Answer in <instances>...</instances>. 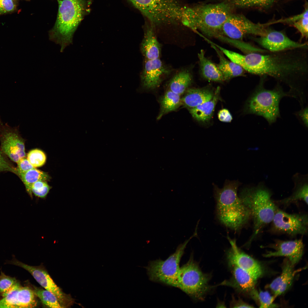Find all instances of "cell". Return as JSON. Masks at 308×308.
Listing matches in <instances>:
<instances>
[{"label":"cell","mask_w":308,"mask_h":308,"mask_svg":"<svg viewBox=\"0 0 308 308\" xmlns=\"http://www.w3.org/2000/svg\"><path fill=\"white\" fill-rule=\"evenodd\" d=\"M154 26L181 21L183 0H129Z\"/></svg>","instance_id":"obj_7"},{"label":"cell","mask_w":308,"mask_h":308,"mask_svg":"<svg viewBox=\"0 0 308 308\" xmlns=\"http://www.w3.org/2000/svg\"><path fill=\"white\" fill-rule=\"evenodd\" d=\"M253 38L263 49L270 52L308 48L307 42H297L290 38L283 32L270 29L265 35Z\"/></svg>","instance_id":"obj_14"},{"label":"cell","mask_w":308,"mask_h":308,"mask_svg":"<svg viewBox=\"0 0 308 308\" xmlns=\"http://www.w3.org/2000/svg\"><path fill=\"white\" fill-rule=\"evenodd\" d=\"M254 299H257L259 303L260 308H275L278 305L273 303L275 298L271 296L267 291H258L254 289L250 294Z\"/></svg>","instance_id":"obj_31"},{"label":"cell","mask_w":308,"mask_h":308,"mask_svg":"<svg viewBox=\"0 0 308 308\" xmlns=\"http://www.w3.org/2000/svg\"><path fill=\"white\" fill-rule=\"evenodd\" d=\"M178 287L194 299L203 300L211 287L210 276L203 273L191 256L188 262L180 268Z\"/></svg>","instance_id":"obj_8"},{"label":"cell","mask_w":308,"mask_h":308,"mask_svg":"<svg viewBox=\"0 0 308 308\" xmlns=\"http://www.w3.org/2000/svg\"><path fill=\"white\" fill-rule=\"evenodd\" d=\"M241 184L238 180H226L221 189L213 184L217 217L222 223L234 230L242 228L251 218L249 210L237 194Z\"/></svg>","instance_id":"obj_2"},{"label":"cell","mask_w":308,"mask_h":308,"mask_svg":"<svg viewBox=\"0 0 308 308\" xmlns=\"http://www.w3.org/2000/svg\"><path fill=\"white\" fill-rule=\"evenodd\" d=\"M169 71L159 58L145 60L141 75L143 86L148 89L158 87L161 82L163 76L169 73Z\"/></svg>","instance_id":"obj_18"},{"label":"cell","mask_w":308,"mask_h":308,"mask_svg":"<svg viewBox=\"0 0 308 308\" xmlns=\"http://www.w3.org/2000/svg\"><path fill=\"white\" fill-rule=\"evenodd\" d=\"M266 247L273 249L263 255L264 257L285 256L294 266L301 259L303 255L304 245L302 239L284 241L276 240L274 243Z\"/></svg>","instance_id":"obj_17"},{"label":"cell","mask_w":308,"mask_h":308,"mask_svg":"<svg viewBox=\"0 0 308 308\" xmlns=\"http://www.w3.org/2000/svg\"><path fill=\"white\" fill-rule=\"evenodd\" d=\"M308 48L278 52H252L242 54L226 49L223 53L231 61L248 72L260 76H270L285 84L297 99L306 93L308 78Z\"/></svg>","instance_id":"obj_1"},{"label":"cell","mask_w":308,"mask_h":308,"mask_svg":"<svg viewBox=\"0 0 308 308\" xmlns=\"http://www.w3.org/2000/svg\"><path fill=\"white\" fill-rule=\"evenodd\" d=\"M308 107L307 106L305 107L302 108L301 110L295 114L307 128L308 127Z\"/></svg>","instance_id":"obj_40"},{"label":"cell","mask_w":308,"mask_h":308,"mask_svg":"<svg viewBox=\"0 0 308 308\" xmlns=\"http://www.w3.org/2000/svg\"></svg>","instance_id":"obj_43"},{"label":"cell","mask_w":308,"mask_h":308,"mask_svg":"<svg viewBox=\"0 0 308 308\" xmlns=\"http://www.w3.org/2000/svg\"><path fill=\"white\" fill-rule=\"evenodd\" d=\"M230 266L232 268V278L228 281H224L220 285L230 286L240 292L250 294L255 289L256 280L238 267L234 265Z\"/></svg>","instance_id":"obj_19"},{"label":"cell","mask_w":308,"mask_h":308,"mask_svg":"<svg viewBox=\"0 0 308 308\" xmlns=\"http://www.w3.org/2000/svg\"><path fill=\"white\" fill-rule=\"evenodd\" d=\"M27 159L32 166L36 168L43 165L45 163L46 157L42 151L35 149L29 152Z\"/></svg>","instance_id":"obj_35"},{"label":"cell","mask_w":308,"mask_h":308,"mask_svg":"<svg viewBox=\"0 0 308 308\" xmlns=\"http://www.w3.org/2000/svg\"><path fill=\"white\" fill-rule=\"evenodd\" d=\"M50 187L45 181H40L34 183L31 186V190L35 196L42 198H45L48 193Z\"/></svg>","instance_id":"obj_36"},{"label":"cell","mask_w":308,"mask_h":308,"mask_svg":"<svg viewBox=\"0 0 308 308\" xmlns=\"http://www.w3.org/2000/svg\"><path fill=\"white\" fill-rule=\"evenodd\" d=\"M33 290L36 296L45 305L50 308H63L57 297L52 292L45 289L35 287Z\"/></svg>","instance_id":"obj_30"},{"label":"cell","mask_w":308,"mask_h":308,"mask_svg":"<svg viewBox=\"0 0 308 308\" xmlns=\"http://www.w3.org/2000/svg\"><path fill=\"white\" fill-rule=\"evenodd\" d=\"M218 117L220 121L225 122H230L232 119L230 112L226 109H222L219 111Z\"/></svg>","instance_id":"obj_41"},{"label":"cell","mask_w":308,"mask_h":308,"mask_svg":"<svg viewBox=\"0 0 308 308\" xmlns=\"http://www.w3.org/2000/svg\"><path fill=\"white\" fill-rule=\"evenodd\" d=\"M20 177L25 184L26 189L31 197L32 193L31 190L32 185L37 181H46L48 180L49 177L46 173L37 169L35 168L25 172L20 173Z\"/></svg>","instance_id":"obj_29"},{"label":"cell","mask_w":308,"mask_h":308,"mask_svg":"<svg viewBox=\"0 0 308 308\" xmlns=\"http://www.w3.org/2000/svg\"><path fill=\"white\" fill-rule=\"evenodd\" d=\"M15 8L13 0H0V15L12 12Z\"/></svg>","instance_id":"obj_38"},{"label":"cell","mask_w":308,"mask_h":308,"mask_svg":"<svg viewBox=\"0 0 308 308\" xmlns=\"http://www.w3.org/2000/svg\"><path fill=\"white\" fill-rule=\"evenodd\" d=\"M229 3L222 2L185 7L181 21L193 30L200 31L210 37H220L223 25L232 13Z\"/></svg>","instance_id":"obj_3"},{"label":"cell","mask_w":308,"mask_h":308,"mask_svg":"<svg viewBox=\"0 0 308 308\" xmlns=\"http://www.w3.org/2000/svg\"><path fill=\"white\" fill-rule=\"evenodd\" d=\"M17 163V167L16 169L18 175L19 174L24 173L35 168L25 157L20 159Z\"/></svg>","instance_id":"obj_37"},{"label":"cell","mask_w":308,"mask_h":308,"mask_svg":"<svg viewBox=\"0 0 308 308\" xmlns=\"http://www.w3.org/2000/svg\"><path fill=\"white\" fill-rule=\"evenodd\" d=\"M192 76L188 71H181L172 79L169 84V90L181 95L183 94L191 84Z\"/></svg>","instance_id":"obj_27"},{"label":"cell","mask_w":308,"mask_h":308,"mask_svg":"<svg viewBox=\"0 0 308 308\" xmlns=\"http://www.w3.org/2000/svg\"><path fill=\"white\" fill-rule=\"evenodd\" d=\"M2 153V151H0V172L10 171L17 175L16 169L11 166L7 161Z\"/></svg>","instance_id":"obj_39"},{"label":"cell","mask_w":308,"mask_h":308,"mask_svg":"<svg viewBox=\"0 0 308 308\" xmlns=\"http://www.w3.org/2000/svg\"><path fill=\"white\" fill-rule=\"evenodd\" d=\"M295 186L294 191L291 195L285 198L276 201V203L284 206L302 201L308 204L307 179L305 177L296 175L294 178Z\"/></svg>","instance_id":"obj_22"},{"label":"cell","mask_w":308,"mask_h":308,"mask_svg":"<svg viewBox=\"0 0 308 308\" xmlns=\"http://www.w3.org/2000/svg\"><path fill=\"white\" fill-rule=\"evenodd\" d=\"M189 240L179 246L167 260L159 259L149 262L146 268L150 280L178 287L179 264Z\"/></svg>","instance_id":"obj_9"},{"label":"cell","mask_w":308,"mask_h":308,"mask_svg":"<svg viewBox=\"0 0 308 308\" xmlns=\"http://www.w3.org/2000/svg\"><path fill=\"white\" fill-rule=\"evenodd\" d=\"M308 6L307 4L302 16L293 23V26L300 32L301 35V40L303 38L307 39L308 36Z\"/></svg>","instance_id":"obj_33"},{"label":"cell","mask_w":308,"mask_h":308,"mask_svg":"<svg viewBox=\"0 0 308 308\" xmlns=\"http://www.w3.org/2000/svg\"><path fill=\"white\" fill-rule=\"evenodd\" d=\"M231 306L233 307L252 308L254 307L242 301L240 299L237 300L234 299L232 301Z\"/></svg>","instance_id":"obj_42"},{"label":"cell","mask_w":308,"mask_h":308,"mask_svg":"<svg viewBox=\"0 0 308 308\" xmlns=\"http://www.w3.org/2000/svg\"><path fill=\"white\" fill-rule=\"evenodd\" d=\"M308 220L306 214H289L277 208L271 222L272 229L292 236L304 235L307 232Z\"/></svg>","instance_id":"obj_12"},{"label":"cell","mask_w":308,"mask_h":308,"mask_svg":"<svg viewBox=\"0 0 308 308\" xmlns=\"http://www.w3.org/2000/svg\"><path fill=\"white\" fill-rule=\"evenodd\" d=\"M58 10L53 28L49 32V39L61 46L62 52L72 43L74 34L84 17L89 11L86 0H58Z\"/></svg>","instance_id":"obj_4"},{"label":"cell","mask_w":308,"mask_h":308,"mask_svg":"<svg viewBox=\"0 0 308 308\" xmlns=\"http://www.w3.org/2000/svg\"><path fill=\"white\" fill-rule=\"evenodd\" d=\"M154 26L148 25L145 30L141 42V50L145 60L159 58L161 47L154 30Z\"/></svg>","instance_id":"obj_21"},{"label":"cell","mask_w":308,"mask_h":308,"mask_svg":"<svg viewBox=\"0 0 308 308\" xmlns=\"http://www.w3.org/2000/svg\"><path fill=\"white\" fill-rule=\"evenodd\" d=\"M234 5L241 8L256 7L265 8L273 2L274 0H233Z\"/></svg>","instance_id":"obj_32"},{"label":"cell","mask_w":308,"mask_h":308,"mask_svg":"<svg viewBox=\"0 0 308 308\" xmlns=\"http://www.w3.org/2000/svg\"><path fill=\"white\" fill-rule=\"evenodd\" d=\"M7 263L18 266L28 271L41 286L56 296L63 308L68 307L73 303L72 299L58 286L43 267L28 265L19 261L15 258L11 260L7 261Z\"/></svg>","instance_id":"obj_13"},{"label":"cell","mask_w":308,"mask_h":308,"mask_svg":"<svg viewBox=\"0 0 308 308\" xmlns=\"http://www.w3.org/2000/svg\"><path fill=\"white\" fill-rule=\"evenodd\" d=\"M220 90L219 87H218L210 100L189 109L190 113L195 119L199 121L205 122L211 119L219 97Z\"/></svg>","instance_id":"obj_24"},{"label":"cell","mask_w":308,"mask_h":308,"mask_svg":"<svg viewBox=\"0 0 308 308\" xmlns=\"http://www.w3.org/2000/svg\"><path fill=\"white\" fill-rule=\"evenodd\" d=\"M260 77L258 85L248 100L246 111L248 114L263 117L271 124L280 116L279 104L281 99L291 96L289 92L283 91L279 83L273 89L265 88L264 84L267 77Z\"/></svg>","instance_id":"obj_6"},{"label":"cell","mask_w":308,"mask_h":308,"mask_svg":"<svg viewBox=\"0 0 308 308\" xmlns=\"http://www.w3.org/2000/svg\"><path fill=\"white\" fill-rule=\"evenodd\" d=\"M19 283L15 278L7 275L1 271L0 275V294L3 297Z\"/></svg>","instance_id":"obj_34"},{"label":"cell","mask_w":308,"mask_h":308,"mask_svg":"<svg viewBox=\"0 0 308 308\" xmlns=\"http://www.w3.org/2000/svg\"><path fill=\"white\" fill-rule=\"evenodd\" d=\"M198 56L201 73L204 78L214 82L225 80L218 66L206 57L203 50H201Z\"/></svg>","instance_id":"obj_26"},{"label":"cell","mask_w":308,"mask_h":308,"mask_svg":"<svg viewBox=\"0 0 308 308\" xmlns=\"http://www.w3.org/2000/svg\"><path fill=\"white\" fill-rule=\"evenodd\" d=\"M19 125L11 127L4 122L0 116V141L2 151L17 163L25 157L24 140L20 133Z\"/></svg>","instance_id":"obj_11"},{"label":"cell","mask_w":308,"mask_h":308,"mask_svg":"<svg viewBox=\"0 0 308 308\" xmlns=\"http://www.w3.org/2000/svg\"><path fill=\"white\" fill-rule=\"evenodd\" d=\"M271 193L262 183L256 187L242 189L239 196L249 210L253 222V231L245 245L249 246L262 229L271 223L277 207L271 198Z\"/></svg>","instance_id":"obj_5"},{"label":"cell","mask_w":308,"mask_h":308,"mask_svg":"<svg viewBox=\"0 0 308 308\" xmlns=\"http://www.w3.org/2000/svg\"><path fill=\"white\" fill-rule=\"evenodd\" d=\"M231 247L227 254L230 265H234L248 273L256 280L262 275V268L257 261L241 250L237 246L235 239L228 236Z\"/></svg>","instance_id":"obj_15"},{"label":"cell","mask_w":308,"mask_h":308,"mask_svg":"<svg viewBox=\"0 0 308 308\" xmlns=\"http://www.w3.org/2000/svg\"><path fill=\"white\" fill-rule=\"evenodd\" d=\"M219 58L218 67L222 74L225 80L244 75L245 70L240 65L227 59L223 53L212 43L209 41Z\"/></svg>","instance_id":"obj_25"},{"label":"cell","mask_w":308,"mask_h":308,"mask_svg":"<svg viewBox=\"0 0 308 308\" xmlns=\"http://www.w3.org/2000/svg\"><path fill=\"white\" fill-rule=\"evenodd\" d=\"M271 22L265 24L256 23L244 16L231 13L222 27V35L234 39H240L249 35L261 37L265 35Z\"/></svg>","instance_id":"obj_10"},{"label":"cell","mask_w":308,"mask_h":308,"mask_svg":"<svg viewBox=\"0 0 308 308\" xmlns=\"http://www.w3.org/2000/svg\"><path fill=\"white\" fill-rule=\"evenodd\" d=\"M180 96L169 90L165 93L160 101L161 111L158 119L165 114L175 110L182 104Z\"/></svg>","instance_id":"obj_28"},{"label":"cell","mask_w":308,"mask_h":308,"mask_svg":"<svg viewBox=\"0 0 308 308\" xmlns=\"http://www.w3.org/2000/svg\"><path fill=\"white\" fill-rule=\"evenodd\" d=\"M289 260L285 259L282 267L280 275L275 279L268 285L276 297L283 293L291 286L296 273L298 271L293 269Z\"/></svg>","instance_id":"obj_20"},{"label":"cell","mask_w":308,"mask_h":308,"mask_svg":"<svg viewBox=\"0 0 308 308\" xmlns=\"http://www.w3.org/2000/svg\"><path fill=\"white\" fill-rule=\"evenodd\" d=\"M214 95L208 89H189L186 91L185 95L181 98L182 104L189 109L193 108L210 100Z\"/></svg>","instance_id":"obj_23"},{"label":"cell","mask_w":308,"mask_h":308,"mask_svg":"<svg viewBox=\"0 0 308 308\" xmlns=\"http://www.w3.org/2000/svg\"><path fill=\"white\" fill-rule=\"evenodd\" d=\"M33 289L19 282L0 299V308H34L37 305Z\"/></svg>","instance_id":"obj_16"}]
</instances>
